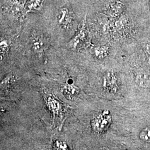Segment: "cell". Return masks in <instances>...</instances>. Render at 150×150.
Masks as SVG:
<instances>
[{
    "label": "cell",
    "instance_id": "6da1fadb",
    "mask_svg": "<svg viewBox=\"0 0 150 150\" xmlns=\"http://www.w3.org/2000/svg\"><path fill=\"white\" fill-rule=\"evenodd\" d=\"M88 32L85 19L83 23H82L79 31L75 35V38L70 42V46L71 48L77 49L80 46V45L87 44L88 42Z\"/></svg>",
    "mask_w": 150,
    "mask_h": 150
},
{
    "label": "cell",
    "instance_id": "7a4b0ae2",
    "mask_svg": "<svg viewBox=\"0 0 150 150\" xmlns=\"http://www.w3.org/2000/svg\"><path fill=\"white\" fill-rule=\"evenodd\" d=\"M32 46L35 52L41 53L47 48V45L42 38L39 36H34L32 38Z\"/></svg>",
    "mask_w": 150,
    "mask_h": 150
},
{
    "label": "cell",
    "instance_id": "3957f363",
    "mask_svg": "<svg viewBox=\"0 0 150 150\" xmlns=\"http://www.w3.org/2000/svg\"><path fill=\"white\" fill-rule=\"evenodd\" d=\"M108 120L104 117L103 116L100 115L94 118L91 123L92 129L97 132H100L105 129L108 123Z\"/></svg>",
    "mask_w": 150,
    "mask_h": 150
},
{
    "label": "cell",
    "instance_id": "277c9868",
    "mask_svg": "<svg viewBox=\"0 0 150 150\" xmlns=\"http://www.w3.org/2000/svg\"><path fill=\"white\" fill-rule=\"evenodd\" d=\"M62 91L65 96L68 98L69 100H71L79 94V89L76 86L67 85L63 88Z\"/></svg>",
    "mask_w": 150,
    "mask_h": 150
},
{
    "label": "cell",
    "instance_id": "5b68a950",
    "mask_svg": "<svg viewBox=\"0 0 150 150\" xmlns=\"http://www.w3.org/2000/svg\"><path fill=\"white\" fill-rule=\"evenodd\" d=\"M69 12L67 8H63L61 10L59 15V21L60 24L63 25H66L68 24Z\"/></svg>",
    "mask_w": 150,
    "mask_h": 150
},
{
    "label": "cell",
    "instance_id": "8992f818",
    "mask_svg": "<svg viewBox=\"0 0 150 150\" xmlns=\"http://www.w3.org/2000/svg\"><path fill=\"white\" fill-rule=\"evenodd\" d=\"M15 77L10 75L8 76L5 78L2 81L1 83V90H6L7 88L11 87V85L13 84V82H15Z\"/></svg>",
    "mask_w": 150,
    "mask_h": 150
},
{
    "label": "cell",
    "instance_id": "52a82bcc",
    "mask_svg": "<svg viewBox=\"0 0 150 150\" xmlns=\"http://www.w3.org/2000/svg\"><path fill=\"white\" fill-rule=\"evenodd\" d=\"M140 138L145 142H150V128H146L144 129L140 133Z\"/></svg>",
    "mask_w": 150,
    "mask_h": 150
},
{
    "label": "cell",
    "instance_id": "ba28073f",
    "mask_svg": "<svg viewBox=\"0 0 150 150\" xmlns=\"http://www.w3.org/2000/svg\"><path fill=\"white\" fill-rule=\"evenodd\" d=\"M107 48L106 47H99L95 48V54L97 57H102L106 56L107 53Z\"/></svg>",
    "mask_w": 150,
    "mask_h": 150
},
{
    "label": "cell",
    "instance_id": "9c48e42d",
    "mask_svg": "<svg viewBox=\"0 0 150 150\" xmlns=\"http://www.w3.org/2000/svg\"><path fill=\"white\" fill-rule=\"evenodd\" d=\"M54 149L56 150H68V146L63 141H56L54 144Z\"/></svg>",
    "mask_w": 150,
    "mask_h": 150
}]
</instances>
